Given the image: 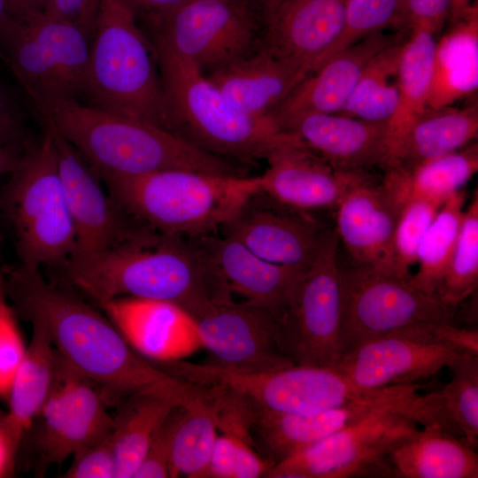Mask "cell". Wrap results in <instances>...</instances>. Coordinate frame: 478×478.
<instances>
[{
	"mask_svg": "<svg viewBox=\"0 0 478 478\" xmlns=\"http://www.w3.org/2000/svg\"><path fill=\"white\" fill-rule=\"evenodd\" d=\"M4 293L26 320L41 324L62 360L104 397L188 396L192 385L139 355L115 325L81 298L21 265L5 271Z\"/></svg>",
	"mask_w": 478,
	"mask_h": 478,
	"instance_id": "1",
	"label": "cell"
},
{
	"mask_svg": "<svg viewBox=\"0 0 478 478\" xmlns=\"http://www.w3.org/2000/svg\"><path fill=\"white\" fill-rule=\"evenodd\" d=\"M57 268L62 283L98 305L127 297L167 301L189 312L204 301L232 296L196 238L149 228L104 251L72 255Z\"/></svg>",
	"mask_w": 478,
	"mask_h": 478,
	"instance_id": "2",
	"label": "cell"
},
{
	"mask_svg": "<svg viewBox=\"0 0 478 478\" xmlns=\"http://www.w3.org/2000/svg\"><path fill=\"white\" fill-rule=\"evenodd\" d=\"M39 116L52 122L98 176H137L165 170L241 175L225 158L158 126L78 100L56 102Z\"/></svg>",
	"mask_w": 478,
	"mask_h": 478,
	"instance_id": "3",
	"label": "cell"
},
{
	"mask_svg": "<svg viewBox=\"0 0 478 478\" xmlns=\"http://www.w3.org/2000/svg\"><path fill=\"white\" fill-rule=\"evenodd\" d=\"M99 177L113 201L141 225L185 238L214 234L260 190V175L165 170Z\"/></svg>",
	"mask_w": 478,
	"mask_h": 478,
	"instance_id": "4",
	"label": "cell"
},
{
	"mask_svg": "<svg viewBox=\"0 0 478 478\" xmlns=\"http://www.w3.org/2000/svg\"><path fill=\"white\" fill-rule=\"evenodd\" d=\"M166 109V129L212 155L251 162L289 135L270 115L252 117L235 108L191 61L154 39Z\"/></svg>",
	"mask_w": 478,
	"mask_h": 478,
	"instance_id": "5",
	"label": "cell"
},
{
	"mask_svg": "<svg viewBox=\"0 0 478 478\" xmlns=\"http://www.w3.org/2000/svg\"><path fill=\"white\" fill-rule=\"evenodd\" d=\"M157 65L129 0H99L82 103L166 129Z\"/></svg>",
	"mask_w": 478,
	"mask_h": 478,
	"instance_id": "6",
	"label": "cell"
},
{
	"mask_svg": "<svg viewBox=\"0 0 478 478\" xmlns=\"http://www.w3.org/2000/svg\"><path fill=\"white\" fill-rule=\"evenodd\" d=\"M42 122V138L27 144L0 197L15 231L20 265L31 270L61 266L73 253L76 243L53 136Z\"/></svg>",
	"mask_w": 478,
	"mask_h": 478,
	"instance_id": "7",
	"label": "cell"
},
{
	"mask_svg": "<svg viewBox=\"0 0 478 478\" xmlns=\"http://www.w3.org/2000/svg\"><path fill=\"white\" fill-rule=\"evenodd\" d=\"M158 366L187 382L231 391L256 412L312 414L370 390L356 388L335 367L292 365L269 371L242 372L181 359L159 363Z\"/></svg>",
	"mask_w": 478,
	"mask_h": 478,
	"instance_id": "8",
	"label": "cell"
},
{
	"mask_svg": "<svg viewBox=\"0 0 478 478\" xmlns=\"http://www.w3.org/2000/svg\"><path fill=\"white\" fill-rule=\"evenodd\" d=\"M91 42L74 25L42 17L20 22L4 47V64L37 113L64 100H84Z\"/></svg>",
	"mask_w": 478,
	"mask_h": 478,
	"instance_id": "9",
	"label": "cell"
},
{
	"mask_svg": "<svg viewBox=\"0 0 478 478\" xmlns=\"http://www.w3.org/2000/svg\"><path fill=\"white\" fill-rule=\"evenodd\" d=\"M339 237L330 230L312 264L298 277L279 319L277 345L294 365L335 367L342 314Z\"/></svg>",
	"mask_w": 478,
	"mask_h": 478,
	"instance_id": "10",
	"label": "cell"
},
{
	"mask_svg": "<svg viewBox=\"0 0 478 478\" xmlns=\"http://www.w3.org/2000/svg\"><path fill=\"white\" fill-rule=\"evenodd\" d=\"M341 356L410 325L453 320L455 308L407 280L358 264L341 270Z\"/></svg>",
	"mask_w": 478,
	"mask_h": 478,
	"instance_id": "11",
	"label": "cell"
},
{
	"mask_svg": "<svg viewBox=\"0 0 478 478\" xmlns=\"http://www.w3.org/2000/svg\"><path fill=\"white\" fill-rule=\"evenodd\" d=\"M418 423L394 411L375 413L274 464L268 478L389 477V455Z\"/></svg>",
	"mask_w": 478,
	"mask_h": 478,
	"instance_id": "12",
	"label": "cell"
},
{
	"mask_svg": "<svg viewBox=\"0 0 478 478\" xmlns=\"http://www.w3.org/2000/svg\"><path fill=\"white\" fill-rule=\"evenodd\" d=\"M155 39L209 73L251 53L257 22L244 0H187L151 22Z\"/></svg>",
	"mask_w": 478,
	"mask_h": 478,
	"instance_id": "13",
	"label": "cell"
},
{
	"mask_svg": "<svg viewBox=\"0 0 478 478\" xmlns=\"http://www.w3.org/2000/svg\"><path fill=\"white\" fill-rule=\"evenodd\" d=\"M418 383L370 389L337 406L312 414L257 412L252 434L264 456L276 464L298 450L385 411L401 412L422 425L425 408Z\"/></svg>",
	"mask_w": 478,
	"mask_h": 478,
	"instance_id": "14",
	"label": "cell"
},
{
	"mask_svg": "<svg viewBox=\"0 0 478 478\" xmlns=\"http://www.w3.org/2000/svg\"><path fill=\"white\" fill-rule=\"evenodd\" d=\"M212 365L259 372L294 365L277 345V319L268 311L232 298L208 300L188 312Z\"/></svg>",
	"mask_w": 478,
	"mask_h": 478,
	"instance_id": "15",
	"label": "cell"
},
{
	"mask_svg": "<svg viewBox=\"0 0 478 478\" xmlns=\"http://www.w3.org/2000/svg\"><path fill=\"white\" fill-rule=\"evenodd\" d=\"M428 323L370 340L341 356L335 368L360 389L417 383L432 377L465 353L439 341Z\"/></svg>",
	"mask_w": 478,
	"mask_h": 478,
	"instance_id": "16",
	"label": "cell"
},
{
	"mask_svg": "<svg viewBox=\"0 0 478 478\" xmlns=\"http://www.w3.org/2000/svg\"><path fill=\"white\" fill-rule=\"evenodd\" d=\"M40 118L50 127L57 150L59 178L75 232L72 255L104 251L144 230L103 190L100 177L52 122Z\"/></svg>",
	"mask_w": 478,
	"mask_h": 478,
	"instance_id": "17",
	"label": "cell"
},
{
	"mask_svg": "<svg viewBox=\"0 0 478 478\" xmlns=\"http://www.w3.org/2000/svg\"><path fill=\"white\" fill-rule=\"evenodd\" d=\"M104 397L57 353L53 384L37 417L42 420L38 443L45 464L60 465L110 435L112 417Z\"/></svg>",
	"mask_w": 478,
	"mask_h": 478,
	"instance_id": "18",
	"label": "cell"
},
{
	"mask_svg": "<svg viewBox=\"0 0 478 478\" xmlns=\"http://www.w3.org/2000/svg\"><path fill=\"white\" fill-rule=\"evenodd\" d=\"M220 229L263 259L298 269L312 264L330 232L310 212L284 206L261 190Z\"/></svg>",
	"mask_w": 478,
	"mask_h": 478,
	"instance_id": "19",
	"label": "cell"
},
{
	"mask_svg": "<svg viewBox=\"0 0 478 478\" xmlns=\"http://www.w3.org/2000/svg\"><path fill=\"white\" fill-rule=\"evenodd\" d=\"M405 196L387 172L380 182L366 172L345 193L335 230L356 264L397 276L393 237Z\"/></svg>",
	"mask_w": 478,
	"mask_h": 478,
	"instance_id": "20",
	"label": "cell"
},
{
	"mask_svg": "<svg viewBox=\"0 0 478 478\" xmlns=\"http://www.w3.org/2000/svg\"><path fill=\"white\" fill-rule=\"evenodd\" d=\"M266 159L268 166L260 175V190L277 203L305 212L335 209L366 172L336 169L291 135Z\"/></svg>",
	"mask_w": 478,
	"mask_h": 478,
	"instance_id": "21",
	"label": "cell"
},
{
	"mask_svg": "<svg viewBox=\"0 0 478 478\" xmlns=\"http://www.w3.org/2000/svg\"><path fill=\"white\" fill-rule=\"evenodd\" d=\"M99 305L127 343L152 363L181 360L203 347L192 316L176 304L126 297Z\"/></svg>",
	"mask_w": 478,
	"mask_h": 478,
	"instance_id": "22",
	"label": "cell"
},
{
	"mask_svg": "<svg viewBox=\"0 0 478 478\" xmlns=\"http://www.w3.org/2000/svg\"><path fill=\"white\" fill-rule=\"evenodd\" d=\"M399 35L377 32L332 55L307 74L270 117L281 131L305 114L340 112L369 61Z\"/></svg>",
	"mask_w": 478,
	"mask_h": 478,
	"instance_id": "23",
	"label": "cell"
},
{
	"mask_svg": "<svg viewBox=\"0 0 478 478\" xmlns=\"http://www.w3.org/2000/svg\"><path fill=\"white\" fill-rule=\"evenodd\" d=\"M281 132L339 170L366 171L375 165L383 166L388 158L389 120L308 113L287 123Z\"/></svg>",
	"mask_w": 478,
	"mask_h": 478,
	"instance_id": "24",
	"label": "cell"
},
{
	"mask_svg": "<svg viewBox=\"0 0 478 478\" xmlns=\"http://www.w3.org/2000/svg\"><path fill=\"white\" fill-rule=\"evenodd\" d=\"M227 290L244 303L263 308L279 319L305 269L271 263L238 241L215 234L195 237Z\"/></svg>",
	"mask_w": 478,
	"mask_h": 478,
	"instance_id": "25",
	"label": "cell"
},
{
	"mask_svg": "<svg viewBox=\"0 0 478 478\" xmlns=\"http://www.w3.org/2000/svg\"><path fill=\"white\" fill-rule=\"evenodd\" d=\"M348 0H285L267 21L266 48L310 73L339 40Z\"/></svg>",
	"mask_w": 478,
	"mask_h": 478,
	"instance_id": "26",
	"label": "cell"
},
{
	"mask_svg": "<svg viewBox=\"0 0 478 478\" xmlns=\"http://www.w3.org/2000/svg\"><path fill=\"white\" fill-rule=\"evenodd\" d=\"M309 73L305 66L265 47L206 76L235 108L260 118L270 115Z\"/></svg>",
	"mask_w": 478,
	"mask_h": 478,
	"instance_id": "27",
	"label": "cell"
},
{
	"mask_svg": "<svg viewBox=\"0 0 478 478\" xmlns=\"http://www.w3.org/2000/svg\"><path fill=\"white\" fill-rule=\"evenodd\" d=\"M474 449L439 427L417 428L390 451L391 478H477Z\"/></svg>",
	"mask_w": 478,
	"mask_h": 478,
	"instance_id": "28",
	"label": "cell"
},
{
	"mask_svg": "<svg viewBox=\"0 0 478 478\" xmlns=\"http://www.w3.org/2000/svg\"><path fill=\"white\" fill-rule=\"evenodd\" d=\"M478 135L477 104L427 107L390 150L385 167L411 168L458 150Z\"/></svg>",
	"mask_w": 478,
	"mask_h": 478,
	"instance_id": "29",
	"label": "cell"
},
{
	"mask_svg": "<svg viewBox=\"0 0 478 478\" xmlns=\"http://www.w3.org/2000/svg\"><path fill=\"white\" fill-rule=\"evenodd\" d=\"M33 335L14 376L3 426L14 451L36 420L53 384L57 352L45 328L32 322Z\"/></svg>",
	"mask_w": 478,
	"mask_h": 478,
	"instance_id": "30",
	"label": "cell"
},
{
	"mask_svg": "<svg viewBox=\"0 0 478 478\" xmlns=\"http://www.w3.org/2000/svg\"><path fill=\"white\" fill-rule=\"evenodd\" d=\"M436 42L427 107L452 105L477 89L476 4Z\"/></svg>",
	"mask_w": 478,
	"mask_h": 478,
	"instance_id": "31",
	"label": "cell"
},
{
	"mask_svg": "<svg viewBox=\"0 0 478 478\" xmlns=\"http://www.w3.org/2000/svg\"><path fill=\"white\" fill-rule=\"evenodd\" d=\"M187 397L142 393L124 399L112 418L111 437L116 461L115 478H133L150 443L168 414L183 405Z\"/></svg>",
	"mask_w": 478,
	"mask_h": 478,
	"instance_id": "32",
	"label": "cell"
},
{
	"mask_svg": "<svg viewBox=\"0 0 478 478\" xmlns=\"http://www.w3.org/2000/svg\"><path fill=\"white\" fill-rule=\"evenodd\" d=\"M182 406L183 413L173 443L169 477L206 478L218 436L216 389L196 385Z\"/></svg>",
	"mask_w": 478,
	"mask_h": 478,
	"instance_id": "33",
	"label": "cell"
},
{
	"mask_svg": "<svg viewBox=\"0 0 478 478\" xmlns=\"http://www.w3.org/2000/svg\"><path fill=\"white\" fill-rule=\"evenodd\" d=\"M410 32L399 61L397 105L389 120L388 157L412 123L425 111L429 95L436 42L434 34L426 29Z\"/></svg>",
	"mask_w": 478,
	"mask_h": 478,
	"instance_id": "34",
	"label": "cell"
},
{
	"mask_svg": "<svg viewBox=\"0 0 478 478\" xmlns=\"http://www.w3.org/2000/svg\"><path fill=\"white\" fill-rule=\"evenodd\" d=\"M449 369L451 379L442 389L424 395L433 426L478 443V356L463 354Z\"/></svg>",
	"mask_w": 478,
	"mask_h": 478,
	"instance_id": "35",
	"label": "cell"
},
{
	"mask_svg": "<svg viewBox=\"0 0 478 478\" xmlns=\"http://www.w3.org/2000/svg\"><path fill=\"white\" fill-rule=\"evenodd\" d=\"M406 38L400 35L369 61L349 101L337 114L371 121L391 118L398 101V66Z\"/></svg>",
	"mask_w": 478,
	"mask_h": 478,
	"instance_id": "36",
	"label": "cell"
},
{
	"mask_svg": "<svg viewBox=\"0 0 478 478\" xmlns=\"http://www.w3.org/2000/svg\"><path fill=\"white\" fill-rule=\"evenodd\" d=\"M397 175L407 194L442 206L478 171V145L470 143L453 152L411 168L385 167Z\"/></svg>",
	"mask_w": 478,
	"mask_h": 478,
	"instance_id": "37",
	"label": "cell"
},
{
	"mask_svg": "<svg viewBox=\"0 0 478 478\" xmlns=\"http://www.w3.org/2000/svg\"><path fill=\"white\" fill-rule=\"evenodd\" d=\"M465 202V191L453 194L441 206L419 244V268L409 281L425 293L436 294L443 281L459 231Z\"/></svg>",
	"mask_w": 478,
	"mask_h": 478,
	"instance_id": "38",
	"label": "cell"
},
{
	"mask_svg": "<svg viewBox=\"0 0 478 478\" xmlns=\"http://www.w3.org/2000/svg\"><path fill=\"white\" fill-rule=\"evenodd\" d=\"M478 286V194L464 210L456 243L436 295L448 306L457 308Z\"/></svg>",
	"mask_w": 478,
	"mask_h": 478,
	"instance_id": "39",
	"label": "cell"
},
{
	"mask_svg": "<svg viewBox=\"0 0 478 478\" xmlns=\"http://www.w3.org/2000/svg\"><path fill=\"white\" fill-rule=\"evenodd\" d=\"M441 207L425 198L406 194L393 237L396 275L409 281L419 244Z\"/></svg>",
	"mask_w": 478,
	"mask_h": 478,
	"instance_id": "40",
	"label": "cell"
},
{
	"mask_svg": "<svg viewBox=\"0 0 478 478\" xmlns=\"http://www.w3.org/2000/svg\"><path fill=\"white\" fill-rule=\"evenodd\" d=\"M403 10L404 0H348L343 29L329 57L387 27L403 28Z\"/></svg>",
	"mask_w": 478,
	"mask_h": 478,
	"instance_id": "41",
	"label": "cell"
},
{
	"mask_svg": "<svg viewBox=\"0 0 478 478\" xmlns=\"http://www.w3.org/2000/svg\"><path fill=\"white\" fill-rule=\"evenodd\" d=\"M27 345L13 307L4 291L0 292V397L8 399L14 376L25 357Z\"/></svg>",
	"mask_w": 478,
	"mask_h": 478,
	"instance_id": "42",
	"label": "cell"
},
{
	"mask_svg": "<svg viewBox=\"0 0 478 478\" xmlns=\"http://www.w3.org/2000/svg\"><path fill=\"white\" fill-rule=\"evenodd\" d=\"M182 413V405H178L162 422L133 478L169 477L174 435Z\"/></svg>",
	"mask_w": 478,
	"mask_h": 478,
	"instance_id": "43",
	"label": "cell"
},
{
	"mask_svg": "<svg viewBox=\"0 0 478 478\" xmlns=\"http://www.w3.org/2000/svg\"><path fill=\"white\" fill-rule=\"evenodd\" d=\"M66 478H115L116 461L111 433L75 453Z\"/></svg>",
	"mask_w": 478,
	"mask_h": 478,
	"instance_id": "44",
	"label": "cell"
},
{
	"mask_svg": "<svg viewBox=\"0 0 478 478\" xmlns=\"http://www.w3.org/2000/svg\"><path fill=\"white\" fill-rule=\"evenodd\" d=\"M451 0H404L403 28H420L434 35L450 15Z\"/></svg>",
	"mask_w": 478,
	"mask_h": 478,
	"instance_id": "45",
	"label": "cell"
},
{
	"mask_svg": "<svg viewBox=\"0 0 478 478\" xmlns=\"http://www.w3.org/2000/svg\"><path fill=\"white\" fill-rule=\"evenodd\" d=\"M99 0H50L45 17L67 21L77 27L92 42Z\"/></svg>",
	"mask_w": 478,
	"mask_h": 478,
	"instance_id": "46",
	"label": "cell"
},
{
	"mask_svg": "<svg viewBox=\"0 0 478 478\" xmlns=\"http://www.w3.org/2000/svg\"><path fill=\"white\" fill-rule=\"evenodd\" d=\"M235 436L229 433L217 436L208 464L206 478H233Z\"/></svg>",
	"mask_w": 478,
	"mask_h": 478,
	"instance_id": "47",
	"label": "cell"
},
{
	"mask_svg": "<svg viewBox=\"0 0 478 478\" xmlns=\"http://www.w3.org/2000/svg\"><path fill=\"white\" fill-rule=\"evenodd\" d=\"M23 111L17 101L0 83V136L22 141L24 136Z\"/></svg>",
	"mask_w": 478,
	"mask_h": 478,
	"instance_id": "48",
	"label": "cell"
},
{
	"mask_svg": "<svg viewBox=\"0 0 478 478\" xmlns=\"http://www.w3.org/2000/svg\"><path fill=\"white\" fill-rule=\"evenodd\" d=\"M12 15L27 23L46 15L50 0H4Z\"/></svg>",
	"mask_w": 478,
	"mask_h": 478,
	"instance_id": "49",
	"label": "cell"
},
{
	"mask_svg": "<svg viewBox=\"0 0 478 478\" xmlns=\"http://www.w3.org/2000/svg\"><path fill=\"white\" fill-rule=\"evenodd\" d=\"M187 0H129L134 10L147 12L150 22L157 20L181 6Z\"/></svg>",
	"mask_w": 478,
	"mask_h": 478,
	"instance_id": "50",
	"label": "cell"
},
{
	"mask_svg": "<svg viewBox=\"0 0 478 478\" xmlns=\"http://www.w3.org/2000/svg\"><path fill=\"white\" fill-rule=\"evenodd\" d=\"M28 143L0 140V173L14 171Z\"/></svg>",
	"mask_w": 478,
	"mask_h": 478,
	"instance_id": "51",
	"label": "cell"
},
{
	"mask_svg": "<svg viewBox=\"0 0 478 478\" xmlns=\"http://www.w3.org/2000/svg\"><path fill=\"white\" fill-rule=\"evenodd\" d=\"M19 21L10 12L4 0H0V60L4 63V47Z\"/></svg>",
	"mask_w": 478,
	"mask_h": 478,
	"instance_id": "52",
	"label": "cell"
},
{
	"mask_svg": "<svg viewBox=\"0 0 478 478\" xmlns=\"http://www.w3.org/2000/svg\"><path fill=\"white\" fill-rule=\"evenodd\" d=\"M3 418L4 415L0 416V477L9 473L16 455V451L3 426Z\"/></svg>",
	"mask_w": 478,
	"mask_h": 478,
	"instance_id": "53",
	"label": "cell"
},
{
	"mask_svg": "<svg viewBox=\"0 0 478 478\" xmlns=\"http://www.w3.org/2000/svg\"><path fill=\"white\" fill-rule=\"evenodd\" d=\"M474 4L472 0H451L450 15L453 20H458L465 17Z\"/></svg>",
	"mask_w": 478,
	"mask_h": 478,
	"instance_id": "54",
	"label": "cell"
},
{
	"mask_svg": "<svg viewBox=\"0 0 478 478\" xmlns=\"http://www.w3.org/2000/svg\"><path fill=\"white\" fill-rule=\"evenodd\" d=\"M285 0H260L266 22L273 17L278 7Z\"/></svg>",
	"mask_w": 478,
	"mask_h": 478,
	"instance_id": "55",
	"label": "cell"
},
{
	"mask_svg": "<svg viewBox=\"0 0 478 478\" xmlns=\"http://www.w3.org/2000/svg\"><path fill=\"white\" fill-rule=\"evenodd\" d=\"M4 291V274L3 272L0 269V292Z\"/></svg>",
	"mask_w": 478,
	"mask_h": 478,
	"instance_id": "56",
	"label": "cell"
},
{
	"mask_svg": "<svg viewBox=\"0 0 478 478\" xmlns=\"http://www.w3.org/2000/svg\"><path fill=\"white\" fill-rule=\"evenodd\" d=\"M0 140H4V141H11V140H8V139H5V138H3L0 136Z\"/></svg>",
	"mask_w": 478,
	"mask_h": 478,
	"instance_id": "57",
	"label": "cell"
}]
</instances>
